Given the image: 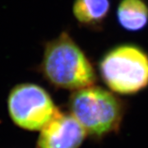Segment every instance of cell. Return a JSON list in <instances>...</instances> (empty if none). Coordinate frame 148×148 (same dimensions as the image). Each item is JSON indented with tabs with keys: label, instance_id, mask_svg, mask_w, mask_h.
I'll return each instance as SVG.
<instances>
[{
	"label": "cell",
	"instance_id": "4",
	"mask_svg": "<svg viewBox=\"0 0 148 148\" xmlns=\"http://www.w3.org/2000/svg\"><path fill=\"white\" fill-rule=\"evenodd\" d=\"M8 109L18 127L31 131H40L58 110L46 90L28 82L16 85L11 90Z\"/></svg>",
	"mask_w": 148,
	"mask_h": 148
},
{
	"label": "cell",
	"instance_id": "5",
	"mask_svg": "<svg viewBox=\"0 0 148 148\" xmlns=\"http://www.w3.org/2000/svg\"><path fill=\"white\" fill-rule=\"evenodd\" d=\"M40 132L37 148H79L87 135L70 113L59 110Z\"/></svg>",
	"mask_w": 148,
	"mask_h": 148
},
{
	"label": "cell",
	"instance_id": "1",
	"mask_svg": "<svg viewBox=\"0 0 148 148\" xmlns=\"http://www.w3.org/2000/svg\"><path fill=\"white\" fill-rule=\"evenodd\" d=\"M39 70L50 84L60 89L75 91L96 82L90 60L65 32L45 44Z\"/></svg>",
	"mask_w": 148,
	"mask_h": 148
},
{
	"label": "cell",
	"instance_id": "7",
	"mask_svg": "<svg viewBox=\"0 0 148 148\" xmlns=\"http://www.w3.org/2000/svg\"><path fill=\"white\" fill-rule=\"evenodd\" d=\"M110 9V0H75L73 12L79 23L95 27L105 21Z\"/></svg>",
	"mask_w": 148,
	"mask_h": 148
},
{
	"label": "cell",
	"instance_id": "3",
	"mask_svg": "<svg viewBox=\"0 0 148 148\" xmlns=\"http://www.w3.org/2000/svg\"><path fill=\"white\" fill-rule=\"evenodd\" d=\"M101 78L111 91L133 95L148 86V55L134 45L110 49L99 64Z\"/></svg>",
	"mask_w": 148,
	"mask_h": 148
},
{
	"label": "cell",
	"instance_id": "6",
	"mask_svg": "<svg viewBox=\"0 0 148 148\" xmlns=\"http://www.w3.org/2000/svg\"><path fill=\"white\" fill-rule=\"evenodd\" d=\"M117 19L128 32L143 30L148 24V6L144 0H121L117 8Z\"/></svg>",
	"mask_w": 148,
	"mask_h": 148
},
{
	"label": "cell",
	"instance_id": "2",
	"mask_svg": "<svg viewBox=\"0 0 148 148\" xmlns=\"http://www.w3.org/2000/svg\"><path fill=\"white\" fill-rule=\"evenodd\" d=\"M69 108L70 114L86 133L97 138L119 129L124 114L121 100L111 91L95 85L73 91Z\"/></svg>",
	"mask_w": 148,
	"mask_h": 148
}]
</instances>
